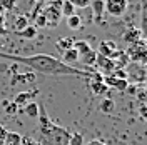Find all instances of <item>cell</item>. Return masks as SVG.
<instances>
[{"label":"cell","mask_w":147,"mask_h":145,"mask_svg":"<svg viewBox=\"0 0 147 145\" xmlns=\"http://www.w3.org/2000/svg\"><path fill=\"white\" fill-rule=\"evenodd\" d=\"M20 140H22L20 134H17V132H7V135L3 138V144L5 145H20Z\"/></svg>","instance_id":"obj_13"},{"label":"cell","mask_w":147,"mask_h":145,"mask_svg":"<svg viewBox=\"0 0 147 145\" xmlns=\"http://www.w3.org/2000/svg\"><path fill=\"white\" fill-rule=\"evenodd\" d=\"M87 145H107V144H105L102 138H95V140H90Z\"/></svg>","instance_id":"obj_29"},{"label":"cell","mask_w":147,"mask_h":145,"mask_svg":"<svg viewBox=\"0 0 147 145\" xmlns=\"http://www.w3.org/2000/svg\"><path fill=\"white\" fill-rule=\"evenodd\" d=\"M20 145H40V142L35 140V138H32V137H22Z\"/></svg>","instance_id":"obj_26"},{"label":"cell","mask_w":147,"mask_h":145,"mask_svg":"<svg viewBox=\"0 0 147 145\" xmlns=\"http://www.w3.org/2000/svg\"><path fill=\"white\" fill-rule=\"evenodd\" d=\"M74 38H67V37H64V38H59L57 40V44H55V47L60 50V52H65L67 48H70V47H74Z\"/></svg>","instance_id":"obj_17"},{"label":"cell","mask_w":147,"mask_h":145,"mask_svg":"<svg viewBox=\"0 0 147 145\" xmlns=\"http://www.w3.org/2000/svg\"><path fill=\"white\" fill-rule=\"evenodd\" d=\"M0 58L22 64L28 67V68H32L34 72L42 73V75H49V77H79V79H90L92 77V72L77 68V67H72V65H67L60 58L49 54L20 57V55H10V54L0 52Z\"/></svg>","instance_id":"obj_1"},{"label":"cell","mask_w":147,"mask_h":145,"mask_svg":"<svg viewBox=\"0 0 147 145\" xmlns=\"http://www.w3.org/2000/svg\"><path fill=\"white\" fill-rule=\"evenodd\" d=\"M60 13L64 17H70V15L75 13V7L70 3V0H62V3H60Z\"/></svg>","instance_id":"obj_14"},{"label":"cell","mask_w":147,"mask_h":145,"mask_svg":"<svg viewBox=\"0 0 147 145\" xmlns=\"http://www.w3.org/2000/svg\"><path fill=\"white\" fill-rule=\"evenodd\" d=\"M35 27H47V20H45V17L44 15H38L37 17V20H35Z\"/></svg>","instance_id":"obj_27"},{"label":"cell","mask_w":147,"mask_h":145,"mask_svg":"<svg viewBox=\"0 0 147 145\" xmlns=\"http://www.w3.org/2000/svg\"><path fill=\"white\" fill-rule=\"evenodd\" d=\"M104 83L107 87H114L115 90H119V92H125V89L129 87V82L125 79H115L114 75H107L104 79Z\"/></svg>","instance_id":"obj_5"},{"label":"cell","mask_w":147,"mask_h":145,"mask_svg":"<svg viewBox=\"0 0 147 145\" xmlns=\"http://www.w3.org/2000/svg\"><path fill=\"white\" fill-rule=\"evenodd\" d=\"M95 57H97V52L92 48L89 52H85V54L79 55V62L82 65H87V67H90V65H95Z\"/></svg>","instance_id":"obj_11"},{"label":"cell","mask_w":147,"mask_h":145,"mask_svg":"<svg viewBox=\"0 0 147 145\" xmlns=\"http://www.w3.org/2000/svg\"><path fill=\"white\" fill-rule=\"evenodd\" d=\"M114 110H115V102H114V99H110V97L102 99V102H100L102 113H114Z\"/></svg>","instance_id":"obj_12"},{"label":"cell","mask_w":147,"mask_h":145,"mask_svg":"<svg viewBox=\"0 0 147 145\" xmlns=\"http://www.w3.org/2000/svg\"><path fill=\"white\" fill-rule=\"evenodd\" d=\"M60 3H62V0H59V2H55L52 5L45 7L42 15L47 20V27H57L59 25V20L62 17V13H60Z\"/></svg>","instance_id":"obj_3"},{"label":"cell","mask_w":147,"mask_h":145,"mask_svg":"<svg viewBox=\"0 0 147 145\" xmlns=\"http://www.w3.org/2000/svg\"><path fill=\"white\" fill-rule=\"evenodd\" d=\"M74 48L79 52V55L85 54V52H89V50H92V47L87 44V42H84V40H75L74 42Z\"/></svg>","instance_id":"obj_21"},{"label":"cell","mask_w":147,"mask_h":145,"mask_svg":"<svg viewBox=\"0 0 147 145\" xmlns=\"http://www.w3.org/2000/svg\"><path fill=\"white\" fill-rule=\"evenodd\" d=\"M37 92H22V93H18L15 100H13V103L15 105H27V100H30L32 95H35Z\"/></svg>","instance_id":"obj_18"},{"label":"cell","mask_w":147,"mask_h":145,"mask_svg":"<svg viewBox=\"0 0 147 145\" xmlns=\"http://www.w3.org/2000/svg\"><path fill=\"white\" fill-rule=\"evenodd\" d=\"M95 65H97V67H100L104 72H107V75L112 73L115 68H117L115 64H114L110 58H107V57H104V55H100V54H97V57H95Z\"/></svg>","instance_id":"obj_6"},{"label":"cell","mask_w":147,"mask_h":145,"mask_svg":"<svg viewBox=\"0 0 147 145\" xmlns=\"http://www.w3.org/2000/svg\"><path fill=\"white\" fill-rule=\"evenodd\" d=\"M139 38H140V32H139V30H136V28H134V30H129L127 34L124 35V40H125L127 44H132V42H137Z\"/></svg>","instance_id":"obj_23"},{"label":"cell","mask_w":147,"mask_h":145,"mask_svg":"<svg viewBox=\"0 0 147 145\" xmlns=\"http://www.w3.org/2000/svg\"><path fill=\"white\" fill-rule=\"evenodd\" d=\"M140 34L147 37V2H144L142 7V22H140Z\"/></svg>","instance_id":"obj_22"},{"label":"cell","mask_w":147,"mask_h":145,"mask_svg":"<svg viewBox=\"0 0 147 145\" xmlns=\"http://www.w3.org/2000/svg\"><path fill=\"white\" fill-rule=\"evenodd\" d=\"M24 110H25V115L27 117H32V118L38 117V103L37 102H28Z\"/></svg>","instance_id":"obj_19"},{"label":"cell","mask_w":147,"mask_h":145,"mask_svg":"<svg viewBox=\"0 0 147 145\" xmlns=\"http://www.w3.org/2000/svg\"><path fill=\"white\" fill-rule=\"evenodd\" d=\"M7 132H9L7 127H5L3 124H0V140H2V142H3V138H5V135H7Z\"/></svg>","instance_id":"obj_28"},{"label":"cell","mask_w":147,"mask_h":145,"mask_svg":"<svg viewBox=\"0 0 147 145\" xmlns=\"http://www.w3.org/2000/svg\"><path fill=\"white\" fill-rule=\"evenodd\" d=\"M67 145H84L82 134H77V132L70 134V140H69V144H67Z\"/></svg>","instance_id":"obj_24"},{"label":"cell","mask_w":147,"mask_h":145,"mask_svg":"<svg viewBox=\"0 0 147 145\" xmlns=\"http://www.w3.org/2000/svg\"><path fill=\"white\" fill-rule=\"evenodd\" d=\"M17 35L24 37V38H28V40H32V38H35V37H37V27H34V25H27V27L24 28L22 32H18Z\"/></svg>","instance_id":"obj_20"},{"label":"cell","mask_w":147,"mask_h":145,"mask_svg":"<svg viewBox=\"0 0 147 145\" xmlns=\"http://www.w3.org/2000/svg\"><path fill=\"white\" fill-rule=\"evenodd\" d=\"M90 7H92V13H94L95 22H100L102 17H104V12H105L104 0H94V2H90Z\"/></svg>","instance_id":"obj_9"},{"label":"cell","mask_w":147,"mask_h":145,"mask_svg":"<svg viewBox=\"0 0 147 145\" xmlns=\"http://www.w3.org/2000/svg\"><path fill=\"white\" fill-rule=\"evenodd\" d=\"M75 9H89L90 7V0H70Z\"/></svg>","instance_id":"obj_25"},{"label":"cell","mask_w":147,"mask_h":145,"mask_svg":"<svg viewBox=\"0 0 147 145\" xmlns=\"http://www.w3.org/2000/svg\"><path fill=\"white\" fill-rule=\"evenodd\" d=\"M38 135L40 145H67L70 140V134L67 128L54 124L47 115L42 103H38Z\"/></svg>","instance_id":"obj_2"},{"label":"cell","mask_w":147,"mask_h":145,"mask_svg":"<svg viewBox=\"0 0 147 145\" xmlns=\"http://www.w3.org/2000/svg\"><path fill=\"white\" fill-rule=\"evenodd\" d=\"M0 145H5V144H3V142H2V140H0Z\"/></svg>","instance_id":"obj_30"},{"label":"cell","mask_w":147,"mask_h":145,"mask_svg":"<svg viewBox=\"0 0 147 145\" xmlns=\"http://www.w3.org/2000/svg\"><path fill=\"white\" fill-rule=\"evenodd\" d=\"M67 27L70 28V30H79V28L82 27V18L79 17V15H70V17H67Z\"/></svg>","instance_id":"obj_16"},{"label":"cell","mask_w":147,"mask_h":145,"mask_svg":"<svg viewBox=\"0 0 147 145\" xmlns=\"http://www.w3.org/2000/svg\"><path fill=\"white\" fill-rule=\"evenodd\" d=\"M117 50H119V48H117V45H115L114 42H110V40H102L97 54L104 55V57H107V58H112V55L115 54Z\"/></svg>","instance_id":"obj_7"},{"label":"cell","mask_w":147,"mask_h":145,"mask_svg":"<svg viewBox=\"0 0 147 145\" xmlns=\"http://www.w3.org/2000/svg\"><path fill=\"white\" fill-rule=\"evenodd\" d=\"M104 3H105V12L112 17H122L129 7L127 0H104Z\"/></svg>","instance_id":"obj_4"},{"label":"cell","mask_w":147,"mask_h":145,"mask_svg":"<svg viewBox=\"0 0 147 145\" xmlns=\"http://www.w3.org/2000/svg\"><path fill=\"white\" fill-rule=\"evenodd\" d=\"M64 64H67V65H72L74 67V64H77L79 62V52L74 48V47H70V48H67L65 52H62V58H60Z\"/></svg>","instance_id":"obj_8"},{"label":"cell","mask_w":147,"mask_h":145,"mask_svg":"<svg viewBox=\"0 0 147 145\" xmlns=\"http://www.w3.org/2000/svg\"><path fill=\"white\" fill-rule=\"evenodd\" d=\"M28 25V18L27 15H18L17 18H15V23H13V32L15 34H18V32H22L24 28Z\"/></svg>","instance_id":"obj_15"},{"label":"cell","mask_w":147,"mask_h":145,"mask_svg":"<svg viewBox=\"0 0 147 145\" xmlns=\"http://www.w3.org/2000/svg\"><path fill=\"white\" fill-rule=\"evenodd\" d=\"M90 90L94 95H97V97H102V95H105L107 90H109V87L104 83V80H92L90 83Z\"/></svg>","instance_id":"obj_10"}]
</instances>
